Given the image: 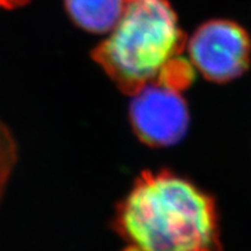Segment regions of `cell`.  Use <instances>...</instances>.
<instances>
[{
	"mask_svg": "<svg viewBox=\"0 0 251 251\" xmlns=\"http://www.w3.org/2000/svg\"><path fill=\"white\" fill-rule=\"evenodd\" d=\"M129 119L141 141L163 148L175 145L183 139L190 116L182 90L155 82L132 94Z\"/></svg>",
	"mask_w": 251,
	"mask_h": 251,
	"instance_id": "4",
	"label": "cell"
},
{
	"mask_svg": "<svg viewBox=\"0 0 251 251\" xmlns=\"http://www.w3.org/2000/svg\"><path fill=\"white\" fill-rule=\"evenodd\" d=\"M177 14L169 0H126L125 10L93 58L123 93L149 83L187 89L195 77Z\"/></svg>",
	"mask_w": 251,
	"mask_h": 251,
	"instance_id": "2",
	"label": "cell"
},
{
	"mask_svg": "<svg viewBox=\"0 0 251 251\" xmlns=\"http://www.w3.org/2000/svg\"><path fill=\"white\" fill-rule=\"evenodd\" d=\"M187 50L191 63L205 78L228 82L248 70L251 43L240 25L227 20H212L194 32Z\"/></svg>",
	"mask_w": 251,
	"mask_h": 251,
	"instance_id": "3",
	"label": "cell"
},
{
	"mask_svg": "<svg viewBox=\"0 0 251 251\" xmlns=\"http://www.w3.org/2000/svg\"><path fill=\"white\" fill-rule=\"evenodd\" d=\"M113 222L121 251H222L213 198L168 171L142 173Z\"/></svg>",
	"mask_w": 251,
	"mask_h": 251,
	"instance_id": "1",
	"label": "cell"
},
{
	"mask_svg": "<svg viewBox=\"0 0 251 251\" xmlns=\"http://www.w3.org/2000/svg\"><path fill=\"white\" fill-rule=\"evenodd\" d=\"M64 5L73 22L82 30L105 33L119 21L126 0H64Z\"/></svg>",
	"mask_w": 251,
	"mask_h": 251,
	"instance_id": "5",
	"label": "cell"
},
{
	"mask_svg": "<svg viewBox=\"0 0 251 251\" xmlns=\"http://www.w3.org/2000/svg\"><path fill=\"white\" fill-rule=\"evenodd\" d=\"M17 162V145L8 126L0 119V201Z\"/></svg>",
	"mask_w": 251,
	"mask_h": 251,
	"instance_id": "6",
	"label": "cell"
},
{
	"mask_svg": "<svg viewBox=\"0 0 251 251\" xmlns=\"http://www.w3.org/2000/svg\"><path fill=\"white\" fill-rule=\"evenodd\" d=\"M30 0H0V8H5V9H13L17 7H22Z\"/></svg>",
	"mask_w": 251,
	"mask_h": 251,
	"instance_id": "7",
	"label": "cell"
}]
</instances>
